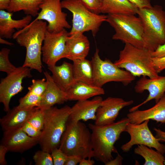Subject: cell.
<instances>
[{
	"instance_id": "obj_1",
	"label": "cell",
	"mask_w": 165,
	"mask_h": 165,
	"mask_svg": "<svg viewBox=\"0 0 165 165\" xmlns=\"http://www.w3.org/2000/svg\"><path fill=\"white\" fill-rule=\"evenodd\" d=\"M129 123L127 117L105 125L89 123L88 127L92 132L93 157L104 164L112 159V153H118L114 144L119 139L121 134L125 132Z\"/></svg>"
},
{
	"instance_id": "obj_2",
	"label": "cell",
	"mask_w": 165,
	"mask_h": 165,
	"mask_svg": "<svg viewBox=\"0 0 165 165\" xmlns=\"http://www.w3.org/2000/svg\"><path fill=\"white\" fill-rule=\"evenodd\" d=\"M47 24L42 20L32 21L26 27L13 34V38L20 46L26 49V55L22 66L42 73V43L47 30Z\"/></svg>"
},
{
	"instance_id": "obj_3",
	"label": "cell",
	"mask_w": 165,
	"mask_h": 165,
	"mask_svg": "<svg viewBox=\"0 0 165 165\" xmlns=\"http://www.w3.org/2000/svg\"><path fill=\"white\" fill-rule=\"evenodd\" d=\"M59 148L67 156L91 159L93 157L91 133L84 123L68 119Z\"/></svg>"
},
{
	"instance_id": "obj_4",
	"label": "cell",
	"mask_w": 165,
	"mask_h": 165,
	"mask_svg": "<svg viewBox=\"0 0 165 165\" xmlns=\"http://www.w3.org/2000/svg\"><path fill=\"white\" fill-rule=\"evenodd\" d=\"M43 109L44 124L38 144L41 150L51 153L53 148L59 147L71 107L66 105L61 108L53 106Z\"/></svg>"
},
{
	"instance_id": "obj_5",
	"label": "cell",
	"mask_w": 165,
	"mask_h": 165,
	"mask_svg": "<svg viewBox=\"0 0 165 165\" xmlns=\"http://www.w3.org/2000/svg\"><path fill=\"white\" fill-rule=\"evenodd\" d=\"M152 52L145 48L125 43L123 49L120 52L119 59L114 63L135 77L156 78L159 75L154 66Z\"/></svg>"
},
{
	"instance_id": "obj_6",
	"label": "cell",
	"mask_w": 165,
	"mask_h": 165,
	"mask_svg": "<svg viewBox=\"0 0 165 165\" xmlns=\"http://www.w3.org/2000/svg\"><path fill=\"white\" fill-rule=\"evenodd\" d=\"M137 14L143 25L145 48L152 52L165 43V12L155 5L139 9Z\"/></svg>"
},
{
	"instance_id": "obj_7",
	"label": "cell",
	"mask_w": 165,
	"mask_h": 165,
	"mask_svg": "<svg viewBox=\"0 0 165 165\" xmlns=\"http://www.w3.org/2000/svg\"><path fill=\"white\" fill-rule=\"evenodd\" d=\"M133 14H108L106 21L114 29L112 39L145 48L144 28L141 19Z\"/></svg>"
},
{
	"instance_id": "obj_8",
	"label": "cell",
	"mask_w": 165,
	"mask_h": 165,
	"mask_svg": "<svg viewBox=\"0 0 165 165\" xmlns=\"http://www.w3.org/2000/svg\"><path fill=\"white\" fill-rule=\"evenodd\" d=\"M61 5L62 8L68 9L72 15V27L68 35L90 31L94 37L102 24L106 21L107 15H99L90 11L79 0H64Z\"/></svg>"
},
{
	"instance_id": "obj_9",
	"label": "cell",
	"mask_w": 165,
	"mask_h": 165,
	"mask_svg": "<svg viewBox=\"0 0 165 165\" xmlns=\"http://www.w3.org/2000/svg\"><path fill=\"white\" fill-rule=\"evenodd\" d=\"M96 48L91 61L93 70L94 85L102 87L104 85L111 82H119L127 86L135 79V77L129 72L122 69L106 59L102 60Z\"/></svg>"
},
{
	"instance_id": "obj_10",
	"label": "cell",
	"mask_w": 165,
	"mask_h": 165,
	"mask_svg": "<svg viewBox=\"0 0 165 165\" xmlns=\"http://www.w3.org/2000/svg\"><path fill=\"white\" fill-rule=\"evenodd\" d=\"M149 120H147L139 124L129 123L125 132L130 135V140L121 147L124 152H128L135 145H143L150 148H154L164 155L165 145L160 143L159 139L154 136L148 127Z\"/></svg>"
},
{
	"instance_id": "obj_11",
	"label": "cell",
	"mask_w": 165,
	"mask_h": 165,
	"mask_svg": "<svg viewBox=\"0 0 165 165\" xmlns=\"http://www.w3.org/2000/svg\"><path fill=\"white\" fill-rule=\"evenodd\" d=\"M39 7L41 11L33 21H47V30L49 32L57 33L72 28L67 20V14L62 11L60 0H44Z\"/></svg>"
},
{
	"instance_id": "obj_12",
	"label": "cell",
	"mask_w": 165,
	"mask_h": 165,
	"mask_svg": "<svg viewBox=\"0 0 165 165\" xmlns=\"http://www.w3.org/2000/svg\"><path fill=\"white\" fill-rule=\"evenodd\" d=\"M31 69L23 66L17 67L7 76L1 79L0 83V102L4 110L7 112L10 109L9 103L12 98L23 89L22 81L24 78H31Z\"/></svg>"
},
{
	"instance_id": "obj_13",
	"label": "cell",
	"mask_w": 165,
	"mask_h": 165,
	"mask_svg": "<svg viewBox=\"0 0 165 165\" xmlns=\"http://www.w3.org/2000/svg\"><path fill=\"white\" fill-rule=\"evenodd\" d=\"M68 35L65 29L57 33L46 30L42 52V61L48 66L56 65L58 61L65 58L66 42Z\"/></svg>"
},
{
	"instance_id": "obj_14",
	"label": "cell",
	"mask_w": 165,
	"mask_h": 165,
	"mask_svg": "<svg viewBox=\"0 0 165 165\" xmlns=\"http://www.w3.org/2000/svg\"><path fill=\"white\" fill-rule=\"evenodd\" d=\"M133 103L132 100L126 101L119 97H108L103 100L96 111L95 124L103 126L113 123L120 111Z\"/></svg>"
},
{
	"instance_id": "obj_15",
	"label": "cell",
	"mask_w": 165,
	"mask_h": 165,
	"mask_svg": "<svg viewBox=\"0 0 165 165\" xmlns=\"http://www.w3.org/2000/svg\"><path fill=\"white\" fill-rule=\"evenodd\" d=\"M134 90L138 93H142L147 90L149 94L144 101L130 109L129 112L138 110L141 106L152 100H155L156 103L159 101L165 94V76H159L153 78L142 76L137 82Z\"/></svg>"
},
{
	"instance_id": "obj_16",
	"label": "cell",
	"mask_w": 165,
	"mask_h": 165,
	"mask_svg": "<svg viewBox=\"0 0 165 165\" xmlns=\"http://www.w3.org/2000/svg\"><path fill=\"white\" fill-rule=\"evenodd\" d=\"M40 137H31L20 128L3 132L1 144L8 152L22 153L38 144Z\"/></svg>"
},
{
	"instance_id": "obj_17",
	"label": "cell",
	"mask_w": 165,
	"mask_h": 165,
	"mask_svg": "<svg viewBox=\"0 0 165 165\" xmlns=\"http://www.w3.org/2000/svg\"><path fill=\"white\" fill-rule=\"evenodd\" d=\"M102 100L101 97L97 96L91 100L78 101L71 108L68 119L74 122L95 120L97 110Z\"/></svg>"
},
{
	"instance_id": "obj_18",
	"label": "cell",
	"mask_w": 165,
	"mask_h": 165,
	"mask_svg": "<svg viewBox=\"0 0 165 165\" xmlns=\"http://www.w3.org/2000/svg\"><path fill=\"white\" fill-rule=\"evenodd\" d=\"M38 107L26 109L17 106L10 109L0 119V124L3 132L21 128L34 113Z\"/></svg>"
},
{
	"instance_id": "obj_19",
	"label": "cell",
	"mask_w": 165,
	"mask_h": 165,
	"mask_svg": "<svg viewBox=\"0 0 165 165\" xmlns=\"http://www.w3.org/2000/svg\"><path fill=\"white\" fill-rule=\"evenodd\" d=\"M130 123L139 124L147 120L165 123V94L153 107L145 110H137L127 114Z\"/></svg>"
},
{
	"instance_id": "obj_20",
	"label": "cell",
	"mask_w": 165,
	"mask_h": 165,
	"mask_svg": "<svg viewBox=\"0 0 165 165\" xmlns=\"http://www.w3.org/2000/svg\"><path fill=\"white\" fill-rule=\"evenodd\" d=\"M90 49L89 41L83 33L77 32L68 35L66 42L65 58L72 61L85 58Z\"/></svg>"
},
{
	"instance_id": "obj_21",
	"label": "cell",
	"mask_w": 165,
	"mask_h": 165,
	"mask_svg": "<svg viewBox=\"0 0 165 165\" xmlns=\"http://www.w3.org/2000/svg\"><path fill=\"white\" fill-rule=\"evenodd\" d=\"M13 13L0 10V37L11 39L15 32L27 26L31 21L32 16L27 15L18 20L13 19Z\"/></svg>"
},
{
	"instance_id": "obj_22",
	"label": "cell",
	"mask_w": 165,
	"mask_h": 165,
	"mask_svg": "<svg viewBox=\"0 0 165 165\" xmlns=\"http://www.w3.org/2000/svg\"><path fill=\"white\" fill-rule=\"evenodd\" d=\"M47 85L42 96L39 108H46L54 105L63 104L67 100L65 92L56 84L51 75L47 72H44Z\"/></svg>"
},
{
	"instance_id": "obj_23",
	"label": "cell",
	"mask_w": 165,
	"mask_h": 165,
	"mask_svg": "<svg viewBox=\"0 0 165 165\" xmlns=\"http://www.w3.org/2000/svg\"><path fill=\"white\" fill-rule=\"evenodd\" d=\"M65 92L68 101H77L87 100L105 93L104 89L102 87L80 81L75 82Z\"/></svg>"
},
{
	"instance_id": "obj_24",
	"label": "cell",
	"mask_w": 165,
	"mask_h": 165,
	"mask_svg": "<svg viewBox=\"0 0 165 165\" xmlns=\"http://www.w3.org/2000/svg\"><path fill=\"white\" fill-rule=\"evenodd\" d=\"M53 79L56 84L63 91L65 92L75 82L73 65L64 61L60 65L49 66Z\"/></svg>"
},
{
	"instance_id": "obj_25",
	"label": "cell",
	"mask_w": 165,
	"mask_h": 165,
	"mask_svg": "<svg viewBox=\"0 0 165 165\" xmlns=\"http://www.w3.org/2000/svg\"><path fill=\"white\" fill-rule=\"evenodd\" d=\"M139 9L128 0H102L101 13L111 14H137Z\"/></svg>"
},
{
	"instance_id": "obj_26",
	"label": "cell",
	"mask_w": 165,
	"mask_h": 165,
	"mask_svg": "<svg viewBox=\"0 0 165 165\" xmlns=\"http://www.w3.org/2000/svg\"><path fill=\"white\" fill-rule=\"evenodd\" d=\"M72 61L75 82L80 81L94 85L93 70L91 61L86 58Z\"/></svg>"
},
{
	"instance_id": "obj_27",
	"label": "cell",
	"mask_w": 165,
	"mask_h": 165,
	"mask_svg": "<svg viewBox=\"0 0 165 165\" xmlns=\"http://www.w3.org/2000/svg\"><path fill=\"white\" fill-rule=\"evenodd\" d=\"M44 0H11L7 10L10 13L23 11L26 15L37 16L40 9V6Z\"/></svg>"
},
{
	"instance_id": "obj_28",
	"label": "cell",
	"mask_w": 165,
	"mask_h": 165,
	"mask_svg": "<svg viewBox=\"0 0 165 165\" xmlns=\"http://www.w3.org/2000/svg\"><path fill=\"white\" fill-rule=\"evenodd\" d=\"M134 153L142 156L145 160L144 165H163L165 160L163 155L159 151L143 145H138Z\"/></svg>"
},
{
	"instance_id": "obj_29",
	"label": "cell",
	"mask_w": 165,
	"mask_h": 165,
	"mask_svg": "<svg viewBox=\"0 0 165 165\" xmlns=\"http://www.w3.org/2000/svg\"><path fill=\"white\" fill-rule=\"evenodd\" d=\"M42 98L39 96L28 92L19 100L17 106L21 108L30 109L35 107H39Z\"/></svg>"
},
{
	"instance_id": "obj_30",
	"label": "cell",
	"mask_w": 165,
	"mask_h": 165,
	"mask_svg": "<svg viewBox=\"0 0 165 165\" xmlns=\"http://www.w3.org/2000/svg\"><path fill=\"white\" fill-rule=\"evenodd\" d=\"M10 50L7 48H2L0 51V71L7 74L13 71L16 68L10 61L9 54Z\"/></svg>"
},
{
	"instance_id": "obj_31",
	"label": "cell",
	"mask_w": 165,
	"mask_h": 165,
	"mask_svg": "<svg viewBox=\"0 0 165 165\" xmlns=\"http://www.w3.org/2000/svg\"><path fill=\"white\" fill-rule=\"evenodd\" d=\"M27 122L37 129L42 131L44 124L43 109L38 107L36 111Z\"/></svg>"
},
{
	"instance_id": "obj_32",
	"label": "cell",
	"mask_w": 165,
	"mask_h": 165,
	"mask_svg": "<svg viewBox=\"0 0 165 165\" xmlns=\"http://www.w3.org/2000/svg\"><path fill=\"white\" fill-rule=\"evenodd\" d=\"M33 159L35 165H53L51 153L41 149L35 153Z\"/></svg>"
},
{
	"instance_id": "obj_33",
	"label": "cell",
	"mask_w": 165,
	"mask_h": 165,
	"mask_svg": "<svg viewBox=\"0 0 165 165\" xmlns=\"http://www.w3.org/2000/svg\"><path fill=\"white\" fill-rule=\"evenodd\" d=\"M32 84L28 88V92L42 97L47 85L46 79H33Z\"/></svg>"
},
{
	"instance_id": "obj_34",
	"label": "cell",
	"mask_w": 165,
	"mask_h": 165,
	"mask_svg": "<svg viewBox=\"0 0 165 165\" xmlns=\"http://www.w3.org/2000/svg\"><path fill=\"white\" fill-rule=\"evenodd\" d=\"M54 165H64L67 155L59 148H55L51 152Z\"/></svg>"
},
{
	"instance_id": "obj_35",
	"label": "cell",
	"mask_w": 165,
	"mask_h": 165,
	"mask_svg": "<svg viewBox=\"0 0 165 165\" xmlns=\"http://www.w3.org/2000/svg\"><path fill=\"white\" fill-rule=\"evenodd\" d=\"M90 11L97 14L101 13V2L100 0H79Z\"/></svg>"
},
{
	"instance_id": "obj_36",
	"label": "cell",
	"mask_w": 165,
	"mask_h": 165,
	"mask_svg": "<svg viewBox=\"0 0 165 165\" xmlns=\"http://www.w3.org/2000/svg\"><path fill=\"white\" fill-rule=\"evenodd\" d=\"M21 129L28 136L32 138L40 137L42 134V131L38 130L34 128L28 122Z\"/></svg>"
},
{
	"instance_id": "obj_37",
	"label": "cell",
	"mask_w": 165,
	"mask_h": 165,
	"mask_svg": "<svg viewBox=\"0 0 165 165\" xmlns=\"http://www.w3.org/2000/svg\"><path fill=\"white\" fill-rule=\"evenodd\" d=\"M155 69L158 74L165 69V56L160 58H152Z\"/></svg>"
},
{
	"instance_id": "obj_38",
	"label": "cell",
	"mask_w": 165,
	"mask_h": 165,
	"mask_svg": "<svg viewBox=\"0 0 165 165\" xmlns=\"http://www.w3.org/2000/svg\"><path fill=\"white\" fill-rule=\"evenodd\" d=\"M130 2L135 5L139 9L149 8L152 6L151 0H128Z\"/></svg>"
},
{
	"instance_id": "obj_39",
	"label": "cell",
	"mask_w": 165,
	"mask_h": 165,
	"mask_svg": "<svg viewBox=\"0 0 165 165\" xmlns=\"http://www.w3.org/2000/svg\"><path fill=\"white\" fill-rule=\"evenodd\" d=\"M154 58H160L165 56V43L159 46L157 49L152 53Z\"/></svg>"
},
{
	"instance_id": "obj_40",
	"label": "cell",
	"mask_w": 165,
	"mask_h": 165,
	"mask_svg": "<svg viewBox=\"0 0 165 165\" xmlns=\"http://www.w3.org/2000/svg\"><path fill=\"white\" fill-rule=\"evenodd\" d=\"M81 159L80 157L76 156H67L64 165H76L79 163Z\"/></svg>"
},
{
	"instance_id": "obj_41",
	"label": "cell",
	"mask_w": 165,
	"mask_h": 165,
	"mask_svg": "<svg viewBox=\"0 0 165 165\" xmlns=\"http://www.w3.org/2000/svg\"><path fill=\"white\" fill-rule=\"evenodd\" d=\"M8 152L7 148L4 145H0V165H6L7 163L5 158L6 153Z\"/></svg>"
},
{
	"instance_id": "obj_42",
	"label": "cell",
	"mask_w": 165,
	"mask_h": 165,
	"mask_svg": "<svg viewBox=\"0 0 165 165\" xmlns=\"http://www.w3.org/2000/svg\"><path fill=\"white\" fill-rule=\"evenodd\" d=\"M122 157L118 153L116 157L111 160L105 164V165H121L122 164Z\"/></svg>"
},
{
	"instance_id": "obj_43",
	"label": "cell",
	"mask_w": 165,
	"mask_h": 165,
	"mask_svg": "<svg viewBox=\"0 0 165 165\" xmlns=\"http://www.w3.org/2000/svg\"><path fill=\"white\" fill-rule=\"evenodd\" d=\"M153 130L156 133L155 137L159 139L160 142H165V131L155 127Z\"/></svg>"
},
{
	"instance_id": "obj_44",
	"label": "cell",
	"mask_w": 165,
	"mask_h": 165,
	"mask_svg": "<svg viewBox=\"0 0 165 165\" xmlns=\"http://www.w3.org/2000/svg\"><path fill=\"white\" fill-rule=\"evenodd\" d=\"M10 2L11 0H0V10H7Z\"/></svg>"
},
{
	"instance_id": "obj_45",
	"label": "cell",
	"mask_w": 165,
	"mask_h": 165,
	"mask_svg": "<svg viewBox=\"0 0 165 165\" xmlns=\"http://www.w3.org/2000/svg\"><path fill=\"white\" fill-rule=\"evenodd\" d=\"M95 163V161L91 159H82L79 163V165H93Z\"/></svg>"
},
{
	"instance_id": "obj_46",
	"label": "cell",
	"mask_w": 165,
	"mask_h": 165,
	"mask_svg": "<svg viewBox=\"0 0 165 165\" xmlns=\"http://www.w3.org/2000/svg\"><path fill=\"white\" fill-rule=\"evenodd\" d=\"M0 43L1 44H5L10 46H13L14 45V44L9 42L3 39V38L0 37Z\"/></svg>"
},
{
	"instance_id": "obj_47",
	"label": "cell",
	"mask_w": 165,
	"mask_h": 165,
	"mask_svg": "<svg viewBox=\"0 0 165 165\" xmlns=\"http://www.w3.org/2000/svg\"><path fill=\"white\" fill-rule=\"evenodd\" d=\"M164 157H165V160L164 162V165H165V155L164 156Z\"/></svg>"
},
{
	"instance_id": "obj_48",
	"label": "cell",
	"mask_w": 165,
	"mask_h": 165,
	"mask_svg": "<svg viewBox=\"0 0 165 165\" xmlns=\"http://www.w3.org/2000/svg\"><path fill=\"white\" fill-rule=\"evenodd\" d=\"M100 0L101 1V3H102V0Z\"/></svg>"
}]
</instances>
